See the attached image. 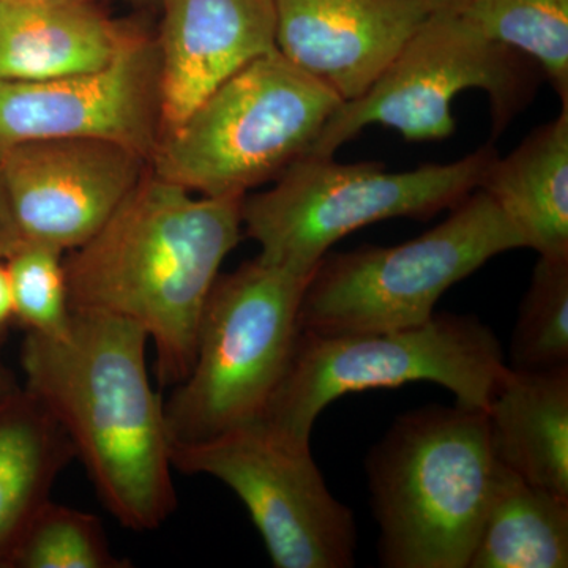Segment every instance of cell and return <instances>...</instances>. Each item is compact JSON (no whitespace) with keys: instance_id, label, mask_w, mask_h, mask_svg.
<instances>
[{"instance_id":"5","label":"cell","mask_w":568,"mask_h":568,"mask_svg":"<svg viewBox=\"0 0 568 568\" xmlns=\"http://www.w3.org/2000/svg\"><path fill=\"white\" fill-rule=\"evenodd\" d=\"M343 100L278 51L250 62L174 129L151 170L203 196H245L312 151Z\"/></svg>"},{"instance_id":"2","label":"cell","mask_w":568,"mask_h":568,"mask_svg":"<svg viewBox=\"0 0 568 568\" xmlns=\"http://www.w3.org/2000/svg\"><path fill=\"white\" fill-rule=\"evenodd\" d=\"M244 196L194 194L149 170L118 211L63 260L71 312L140 325L160 387L189 375L205 302L242 233Z\"/></svg>"},{"instance_id":"6","label":"cell","mask_w":568,"mask_h":568,"mask_svg":"<svg viewBox=\"0 0 568 568\" xmlns=\"http://www.w3.org/2000/svg\"><path fill=\"white\" fill-rule=\"evenodd\" d=\"M310 276L260 257L219 275L192 368L164 399L171 444L203 443L260 420L290 365Z\"/></svg>"},{"instance_id":"7","label":"cell","mask_w":568,"mask_h":568,"mask_svg":"<svg viewBox=\"0 0 568 568\" xmlns=\"http://www.w3.org/2000/svg\"><path fill=\"white\" fill-rule=\"evenodd\" d=\"M496 156L485 144L458 162L388 173L381 163L306 153L267 192L245 194L242 226L261 246V261L312 275L328 248L358 227L455 207L480 189Z\"/></svg>"},{"instance_id":"3","label":"cell","mask_w":568,"mask_h":568,"mask_svg":"<svg viewBox=\"0 0 568 568\" xmlns=\"http://www.w3.org/2000/svg\"><path fill=\"white\" fill-rule=\"evenodd\" d=\"M497 467L485 410L428 406L398 417L366 459L381 564L467 568Z\"/></svg>"},{"instance_id":"17","label":"cell","mask_w":568,"mask_h":568,"mask_svg":"<svg viewBox=\"0 0 568 568\" xmlns=\"http://www.w3.org/2000/svg\"><path fill=\"white\" fill-rule=\"evenodd\" d=\"M77 458L69 436L20 386L0 398V568H11L26 530Z\"/></svg>"},{"instance_id":"19","label":"cell","mask_w":568,"mask_h":568,"mask_svg":"<svg viewBox=\"0 0 568 568\" xmlns=\"http://www.w3.org/2000/svg\"><path fill=\"white\" fill-rule=\"evenodd\" d=\"M568 499L497 467L467 568H566Z\"/></svg>"},{"instance_id":"29","label":"cell","mask_w":568,"mask_h":568,"mask_svg":"<svg viewBox=\"0 0 568 568\" xmlns=\"http://www.w3.org/2000/svg\"><path fill=\"white\" fill-rule=\"evenodd\" d=\"M130 2L136 3V6H149V3H156V0H130Z\"/></svg>"},{"instance_id":"13","label":"cell","mask_w":568,"mask_h":568,"mask_svg":"<svg viewBox=\"0 0 568 568\" xmlns=\"http://www.w3.org/2000/svg\"><path fill=\"white\" fill-rule=\"evenodd\" d=\"M276 50L343 102L364 95L428 18L417 0H275Z\"/></svg>"},{"instance_id":"8","label":"cell","mask_w":568,"mask_h":568,"mask_svg":"<svg viewBox=\"0 0 568 568\" xmlns=\"http://www.w3.org/2000/svg\"><path fill=\"white\" fill-rule=\"evenodd\" d=\"M517 248H526L525 239L478 189L447 220L405 244L325 254L306 283L298 327L338 335L424 324L448 287Z\"/></svg>"},{"instance_id":"21","label":"cell","mask_w":568,"mask_h":568,"mask_svg":"<svg viewBox=\"0 0 568 568\" xmlns=\"http://www.w3.org/2000/svg\"><path fill=\"white\" fill-rule=\"evenodd\" d=\"M568 366V256H540L519 306L510 368L548 372Z\"/></svg>"},{"instance_id":"1","label":"cell","mask_w":568,"mask_h":568,"mask_svg":"<svg viewBox=\"0 0 568 568\" xmlns=\"http://www.w3.org/2000/svg\"><path fill=\"white\" fill-rule=\"evenodd\" d=\"M149 336L122 317L71 312L59 335L26 334V390L43 403L123 528H160L178 507L164 399L148 372Z\"/></svg>"},{"instance_id":"26","label":"cell","mask_w":568,"mask_h":568,"mask_svg":"<svg viewBox=\"0 0 568 568\" xmlns=\"http://www.w3.org/2000/svg\"><path fill=\"white\" fill-rule=\"evenodd\" d=\"M429 13H463L470 0H417Z\"/></svg>"},{"instance_id":"14","label":"cell","mask_w":568,"mask_h":568,"mask_svg":"<svg viewBox=\"0 0 568 568\" xmlns=\"http://www.w3.org/2000/svg\"><path fill=\"white\" fill-rule=\"evenodd\" d=\"M162 31L163 130L181 125L216 88L276 52L275 0H156Z\"/></svg>"},{"instance_id":"28","label":"cell","mask_w":568,"mask_h":568,"mask_svg":"<svg viewBox=\"0 0 568 568\" xmlns=\"http://www.w3.org/2000/svg\"><path fill=\"white\" fill-rule=\"evenodd\" d=\"M71 2L95 3L97 0H0V3H14V6H50V3Z\"/></svg>"},{"instance_id":"24","label":"cell","mask_w":568,"mask_h":568,"mask_svg":"<svg viewBox=\"0 0 568 568\" xmlns=\"http://www.w3.org/2000/svg\"><path fill=\"white\" fill-rule=\"evenodd\" d=\"M22 242L20 231L11 215L9 200H7L6 189H3L2 179H0V257L7 256Z\"/></svg>"},{"instance_id":"4","label":"cell","mask_w":568,"mask_h":568,"mask_svg":"<svg viewBox=\"0 0 568 568\" xmlns=\"http://www.w3.org/2000/svg\"><path fill=\"white\" fill-rule=\"evenodd\" d=\"M506 368L499 339L470 315L440 313L395 331H301L282 383L257 422L287 446L312 450L316 418L343 395L429 381L457 396V405L487 410Z\"/></svg>"},{"instance_id":"11","label":"cell","mask_w":568,"mask_h":568,"mask_svg":"<svg viewBox=\"0 0 568 568\" xmlns=\"http://www.w3.org/2000/svg\"><path fill=\"white\" fill-rule=\"evenodd\" d=\"M159 43L142 36L102 70L50 81L0 80V153L48 138H95L149 160L162 136Z\"/></svg>"},{"instance_id":"9","label":"cell","mask_w":568,"mask_h":568,"mask_svg":"<svg viewBox=\"0 0 568 568\" xmlns=\"http://www.w3.org/2000/svg\"><path fill=\"white\" fill-rule=\"evenodd\" d=\"M536 84L525 55L489 40L462 14L429 13L375 84L339 104L308 153L334 156L373 123L407 141L446 140L457 126L452 104L467 89L487 93L497 136L532 100Z\"/></svg>"},{"instance_id":"18","label":"cell","mask_w":568,"mask_h":568,"mask_svg":"<svg viewBox=\"0 0 568 568\" xmlns=\"http://www.w3.org/2000/svg\"><path fill=\"white\" fill-rule=\"evenodd\" d=\"M480 190L538 256H568V104L488 168Z\"/></svg>"},{"instance_id":"22","label":"cell","mask_w":568,"mask_h":568,"mask_svg":"<svg viewBox=\"0 0 568 568\" xmlns=\"http://www.w3.org/2000/svg\"><path fill=\"white\" fill-rule=\"evenodd\" d=\"M95 515L48 500L26 530L11 568H129Z\"/></svg>"},{"instance_id":"16","label":"cell","mask_w":568,"mask_h":568,"mask_svg":"<svg viewBox=\"0 0 568 568\" xmlns=\"http://www.w3.org/2000/svg\"><path fill=\"white\" fill-rule=\"evenodd\" d=\"M485 414L497 462L568 499V366L521 372L507 365Z\"/></svg>"},{"instance_id":"10","label":"cell","mask_w":568,"mask_h":568,"mask_svg":"<svg viewBox=\"0 0 568 568\" xmlns=\"http://www.w3.org/2000/svg\"><path fill=\"white\" fill-rule=\"evenodd\" d=\"M171 463L233 489L274 567L354 566L353 511L328 491L312 450L287 446L253 422L203 443L171 444Z\"/></svg>"},{"instance_id":"25","label":"cell","mask_w":568,"mask_h":568,"mask_svg":"<svg viewBox=\"0 0 568 568\" xmlns=\"http://www.w3.org/2000/svg\"><path fill=\"white\" fill-rule=\"evenodd\" d=\"M13 324V295H11L9 272H7L6 260L0 257V347L6 343Z\"/></svg>"},{"instance_id":"27","label":"cell","mask_w":568,"mask_h":568,"mask_svg":"<svg viewBox=\"0 0 568 568\" xmlns=\"http://www.w3.org/2000/svg\"><path fill=\"white\" fill-rule=\"evenodd\" d=\"M18 387L20 384H18L17 377L0 362V398L17 390Z\"/></svg>"},{"instance_id":"15","label":"cell","mask_w":568,"mask_h":568,"mask_svg":"<svg viewBox=\"0 0 568 568\" xmlns=\"http://www.w3.org/2000/svg\"><path fill=\"white\" fill-rule=\"evenodd\" d=\"M141 36L95 3H0V80L50 81L102 70Z\"/></svg>"},{"instance_id":"12","label":"cell","mask_w":568,"mask_h":568,"mask_svg":"<svg viewBox=\"0 0 568 568\" xmlns=\"http://www.w3.org/2000/svg\"><path fill=\"white\" fill-rule=\"evenodd\" d=\"M149 170L141 153L95 138H48L0 153L22 241L71 252L102 230Z\"/></svg>"},{"instance_id":"20","label":"cell","mask_w":568,"mask_h":568,"mask_svg":"<svg viewBox=\"0 0 568 568\" xmlns=\"http://www.w3.org/2000/svg\"><path fill=\"white\" fill-rule=\"evenodd\" d=\"M463 18L544 71L568 104V0H470Z\"/></svg>"},{"instance_id":"23","label":"cell","mask_w":568,"mask_h":568,"mask_svg":"<svg viewBox=\"0 0 568 568\" xmlns=\"http://www.w3.org/2000/svg\"><path fill=\"white\" fill-rule=\"evenodd\" d=\"M14 323L26 334L59 335L70 323L63 252L22 241L6 257Z\"/></svg>"}]
</instances>
